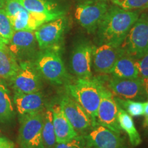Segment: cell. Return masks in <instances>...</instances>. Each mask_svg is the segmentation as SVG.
<instances>
[{
	"label": "cell",
	"instance_id": "52a82bcc",
	"mask_svg": "<svg viewBox=\"0 0 148 148\" xmlns=\"http://www.w3.org/2000/svg\"><path fill=\"white\" fill-rule=\"evenodd\" d=\"M14 92L29 93L40 91L42 87L41 76L32 60L19 62V68L10 80Z\"/></svg>",
	"mask_w": 148,
	"mask_h": 148
},
{
	"label": "cell",
	"instance_id": "3957f363",
	"mask_svg": "<svg viewBox=\"0 0 148 148\" xmlns=\"http://www.w3.org/2000/svg\"><path fill=\"white\" fill-rule=\"evenodd\" d=\"M60 47L40 49L32 60L41 77L56 85L66 84L71 77L60 54Z\"/></svg>",
	"mask_w": 148,
	"mask_h": 148
},
{
	"label": "cell",
	"instance_id": "e0dca14e",
	"mask_svg": "<svg viewBox=\"0 0 148 148\" xmlns=\"http://www.w3.org/2000/svg\"><path fill=\"white\" fill-rule=\"evenodd\" d=\"M13 101L19 116L45 110V100L40 91L29 93L14 92Z\"/></svg>",
	"mask_w": 148,
	"mask_h": 148
},
{
	"label": "cell",
	"instance_id": "ffe728a7",
	"mask_svg": "<svg viewBox=\"0 0 148 148\" xmlns=\"http://www.w3.org/2000/svg\"><path fill=\"white\" fill-rule=\"evenodd\" d=\"M117 119L121 129L125 131L128 136L131 145L134 147L139 145L141 143L142 140L140 134L135 127L134 122L133 121L132 116L130 115L119 105Z\"/></svg>",
	"mask_w": 148,
	"mask_h": 148
},
{
	"label": "cell",
	"instance_id": "2e32d148",
	"mask_svg": "<svg viewBox=\"0 0 148 148\" xmlns=\"http://www.w3.org/2000/svg\"><path fill=\"white\" fill-rule=\"evenodd\" d=\"M50 106L52 111L53 123L56 143L69 141L78 136L77 132L64 114L60 103H55Z\"/></svg>",
	"mask_w": 148,
	"mask_h": 148
},
{
	"label": "cell",
	"instance_id": "d590c367",
	"mask_svg": "<svg viewBox=\"0 0 148 148\" xmlns=\"http://www.w3.org/2000/svg\"><path fill=\"white\" fill-rule=\"evenodd\" d=\"M144 14H145V15L148 18V11H147V12H145V13H144Z\"/></svg>",
	"mask_w": 148,
	"mask_h": 148
},
{
	"label": "cell",
	"instance_id": "f35d334b",
	"mask_svg": "<svg viewBox=\"0 0 148 148\" xmlns=\"http://www.w3.org/2000/svg\"><path fill=\"white\" fill-rule=\"evenodd\" d=\"M87 1H91V0H87Z\"/></svg>",
	"mask_w": 148,
	"mask_h": 148
},
{
	"label": "cell",
	"instance_id": "7402d4cb",
	"mask_svg": "<svg viewBox=\"0 0 148 148\" xmlns=\"http://www.w3.org/2000/svg\"><path fill=\"white\" fill-rule=\"evenodd\" d=\"M42 136L44 148H54L56 144V138L53 123L52 111L50 106L47 107L44 110Z\"/></svg>",
	"mask_w": 148,
	"mask_h": 148
},
{
	"label": "cell",
	"instance_id": "83f0119b",
	"mask_svg": "<svg viewBox=\"0 0 148 148\" xmlns=\"http://www.w3.org/2000/svg\"><path fill=\"white\" fill-rule=\"evenodd\" d=\"M4 10L8 14L9 18H12L16 15L20 11L23 10L24 7L18 0H5Z\"/></svg>",
	"mask_w": 148,
	"mask_h": 148
},
{
	"label": "cell",
	"instance_id": "7a4b0ae2",
	"mask_svg": "<svg viewBox=\"0 0 148 148\" xmlns=\"http://www.w3.org/2000/svg\"><path fill=\"white\" fill-rule=\"evenodd\" d=\"M104 87L100 77H78L75 82L66 84L67 94L87 112L92 127L97 124L96 115Z\"/></svg>",
	"mask_w": 148,
	"mask_h": 148
},
{
	"label": "cell",
	"instance_id": "7c38bea8",
	"mask_svg": "<svg viewBox=\"0 0 148 148\" xmlns=\"http://www.w3.org/2000/svg\"><path fill=\"white\" fill-rule=\"evenodd\" d=\"M87 146L92 148H125L120 134L97 124L87 134L83 135Z\"/></svg>",
	"mask_w": 148,
	"mask_h": 148
},
{
	"label": "cell",
	"instance_id": "ac0fdd59",
	"mask_svg": "<svg viewBox=\"0 0 148 148\" xmlns=\"http://www.w3.org/2000/svg\"><path fill=\"white\" fill-rule=\"evenodd\" d=\"M110 74L112 76L120 78L134 79L139 77L135 60L125 53L117 59Z\"/></svg>",
	"mask_w": 148,
	"mask_h": 148
},
{
	"label": "cell",
	"instance_id": "9a60e30c",
	"mask_svg": "<svg viewBox=\"0 0 148 148\" xmlns=\"http://www.w3.org/2000/svg\"><path fill=\"white\" fill-rule=\"evenodd\" d=\"M94 46L88 42H79L71 56V69L78 77H92V54Z\"/></svg>",
	"mask_w": 148,
	"mask_h": 148
},
{
	"label": "cell",
	"instance_id": "4316f807",
	"mask_svg": "<svg viewBox=\"0 0 148 148\" xmlns=\"http://www.w3.org/2000/svg\"><path fill=\"white\" fill-rule=\"evenodd\" d=\"M87 147L84 136H77L64 143H56L54 148H86Z\"/></svg>",
	"mask_w": 148,
	"mask_h": 148
},
{
	"label": "cell",
	"instance_id": "30bf717a",
	"mask_svg": "<svg viewBox=\"0 0 148 148\" xmlns=\"http://www.w3.org/2000/svg\"><path fill=\"white\" fill-rule=\"evenodd\" d=\"M66 27L64 16L43 23L34 32L35 37L40 49L60 47V43Z\"/></svg>",
	"mask_w": 148,
	"mask_h": 148
},
{
	"label": "cell",
	"instance_id": "4dcf8cb0",
	"mask_svg": "<svg viewBox=\"0 0 148 148\" xmlns=\"http://www.w3.org/2000/svg\"><path fill=\"white\" fill-rule=\"evenodd\" d=\"M142 84H143L144 90L146 95H148V77H145V78H141Z\"/></svg>",
	"mask_w": 148,
	"mask_h": 148
},
{
	"label": "cell",
	"instance_id": "603a6c76",
	"mask_svg": "<svg viewBox=\"0 0 148 148\" xmlns=\"http://www.w3.org/2000/svg\"><path fill=\"white\" fill-rule=\"evenodd\" d=\"M14 108L10 93L4 82L0 79V121L4 123L13 118Z\"/></svg>",
	"mask_w": 148,
	"mask_h": 148
},
{
	"label": "cell",
	"instance_id": "ba28073f",
	"mask_svg": "<svg viewBox=\"0 0 148 148\" xmlns=\"http://www.w3.org/2000/svg\"><path fill=\"white\" fill-rule=\"evenodd\" d=\"M118 110L119 104L113 94L104 87L96 115L97 123L120 134L121 129L118 123Z\"/></svg>",
	"mask_w": 148,
	"mask_h": 148
},
{
	"label": "cell",
	"instance_id": "4fadbf2b",
	"mask_svg": "<svg viewBox=\"0 0 148 148\" xmlns=\"http://www.w3.org/2000/svg\"><path fill=\"white\" fill-rule=\"evenodd\" d=\"M125 53L121 46L115 47L101 44L94 47L92 54V67L98 73L110 74L117 59Z\"/></svg>",
	"mask_w": 148,
	"mask_h": 148
},
{
	"label": "cell",
	"instance_id": "e575fe53",
	"mask_svg": "<svg viewBox=\"0 0 148 148\" xmlns=\"http://www.w3.org/2000/svg\"><path fill=\"white\" fill-rule=\"evenodd\" d=\"M145 125L148 127V117H145Z\"/></svg>",
	"mask_w": 148,
	"mask_h": 148
},
{
	"label": "cell",
	"instance_id": "44dd1931",
	"mask_svg": "<svg viewBox=\"0 0 148 148\" xmlns=\"http://www.w3.org/2000/svg\"><path fill=\"white\" fill-rule=\"evenodd\" d=\"M27 11L36 13L62 14V11L58 10L56 5L49 0H18Z\"/></svg>",
	"mask_w": 148,
	"mask_h": 148
},
{
	"label": "cell",
	"instance_id": "d6a6232c",
	"mask_svg": "<svg viewBox=\"0 0 148 148\" xmlns=\"http://www.w3.org/2000/svg\"><path fill=\"white\" fill-rule=\"evenodd\" d=\"M5 44H6V45H8V42H7L6 40H5L4 39H3V38H1V36H0V47L3 45H5Z\"/></svg>",
	"mask_w": 148,
	"mask_h": 148
},
{
	"label": "cell",
	"instance_id": "5b68a950",
	"mask_svg": "<svg viewBox=\"0 0 148 148\" xmlns=\"http://www.w3.org/2000/svg\"><path fill=\"white\" fill-rule=\"evenodd\" d=\"M121 47L134 60L148 52V18L143 14L135 22Z\"/></svg>",
	"mask_w": 148,
	"mask_h": 148
},
{
	"label": "cell",
	"instance_id": "1f68e13d",
	"mask_svg": "<svg viewBox=\"0 0 148 148\" xmlns=\"http://www.w3.org/2000/svg\"><path fill=\"white\" fill-rule=\"evenodd\" d=\"M144 116L148 117V100L144 103Z\"/></svg>",
	"mask_w": 148,
	"mask_h": 148
},
{
	"label": "cell",
	"instance_id": "277c9868",
	"mask_svg": "<svg viewBox=\"0 0 148 148\" xmlns=\"http://www.w3.org/2000/svg\"><path fill=\"white\" fill-rule=\"evenodd\" d=\"M44 110L20 116L18 141L21 148H44L42 136Z\"/></svg>",
	"mask_w": 148,
	"mask_h": 148
},
{
	"label": "cell",
	"instance_id": "484cf974",
	"mask_svg": "<svg viewBox=\"0 0 148 148\" xmlns=\"http://www.w3.org/2000/svg\"><path fill=\"white\" fill-rule=\"evenodd\" d=\"M112 1L125 10L148 8V0H112Z\"/></svg>",
	"mask_w": 148,
	"mask_h": 148
},
{
	"label": "cell",
	"instance_id": "d4e9b609",
	"mask_svg": "<svg viewBox=\"0 0 148 148\" xmlns=\"http://www.w3.org/2000/svg\"><path fill=\"white\" fill-rule=\"evenodd\" d=\"M14 30L11 21L4 9L0 10V36L7 42H10Z\"/></svg>",
	"mask_w": 148,
	"mask_h": 148
},
{
	"label": "cell",
	"instance_id": "5bb4252c",
	"mask_svg": "<svg viewBox=\"0 0 148 148\" xmlns=\"http://www.w3.org/2000/svg\"><path fill=\"white\" fill-rule=\"evenodd\" d=\"M108 87L112 94L127 99H143L147 96L144 90L141 78H120L110 77Z\"/></svg>",
	"mask_w": 148,
	"mask_h": 148
},
{
	"label": "cell",
	"instance_id": "836d02e7",
	"mask_svg": "<svg viewBox=\"0 0 148 148\" xmlns=\"http://www.w3.org/2000/svg\"><path fill=\"white\" fill-rule=\"evenodd\" d=\"M5 0H0V10L4 8Z\"/></svg>",
	"mask_w": 148,
	"mask_h": 148
},
{
	"label": "cell",
	"instance_id": "f1b7e54d",
	"mask_svg": "<svg viewBox=\"0 0 148 148\" xmlns=\"http://www.w3.org/2000/svg\"><path fill=\"white\" fill-rule=\"evenodd\" d=\"M135 62L138 71L139 78L148 77V52L141 58L135 60Z\"/></svg>",
	"mask_w": 148,
	"mask_h": 148
},
{
	"label": "cell",
	"instance_id": "8fae6325",
	"mask_svg": "<svg viewBox=\"0 0 148 148\" xmlns=\"http://www.w3.org/2000/svg\"><path fill=\"white\" fill-rule=\"evenodd\" d=\"M61 108L72 126L77 132H84L92 127L91 119L82 107L68 94L61 97Z\"/></svg>",
	"mask_w": 148,
	"mask_h": 148
},
{
	"label": "cell",
	"instance_id": "cb8c5ba5",
	"mask_svg": "<svg viewBox=\"0 0 148 148\" xmlns=\"http://www.w3.org/2000/svg\"><path fill=\"white\" fill-rule=\"evenodd\" d=\"M118 104L124 109L130 115L132 116H139L144 115V103L140 101H133L132 99H123L115 97Z\"/></svg>",
	"mask_w": 148,
	"mask_h": 148
},
{
	"label": "cell",
	"instance_id": "d6986e66",
	"mask_svg": "<svg viewBox=\"0 0 148 148\" xmlns=\"http://www.w3.org/2000/svg\"><path fill=\"white\" fill-rule=\"evenodd\" d=\"M19 68V63L8 45L0 47V79L10 81Z\"/></svg>",
	"mask_w": 148,
	"mask_h": 148
},
{
	"label": "cell",
	"instance_id": "8d00e7d4",
	"mask_svg": "<svg viewBox=\"0 0 148 148\" xmlns=\"http://www.w3.org/2000/svg\"><path fill=\"white\" fill-rule=\"evenodd\" d=\"M1 134H2V132H1V130H0V136H1Z\"/></svg>",
	"mask_w": 148,
	"mask_h": 148
},
{
	"label": "cell",
	"instance_id": "6da1fadb",
	"mask_svg": "<svg viewBox=\"0 0 148 148\" xmlns=\"http://www.w3.org/2000/svg\"><path fill=\"white\" fill-rule=\"evenodd\" d=\"M138 18L137 11L125 10L117 5L109 8L96 30L99 43L120 47Z\"/></svg>",
	"mask_w": 148,
	"mask_h": 148
},
{
	"label": "cell",
	"instance_id": "8992f818",
	"mask_svg": "<svg viewBox=\"0 0 148 148\" xmlns=\"http://www.w3.org/2000/svg\"><path fill=\"white\" fill-rule=\"evenodd\" d=\"M108 9V4L103 0L86 1L77 5L75 17L88 33H93L96 32Z\"/></svg>",
	"mask_w": 148,
	"mask_h": 148
},
{
	"label": "cell",
	"instance_id": "9c48e42d",
	"mask_svg": "<svg viewBox=\"0 0 148 148\" xmlns=\"http://www.w3.org/2000/svg\"><path fill=\"white\" fill-rule=\"evenodd\" d=\"M37 41L34 31H14L8 44L11 52L20 62L32 60L36 55Z\"/></svg>",
	"mask_w": 148,
	"mask_h": 148
},
{
	"label": "cell",
	"instance_id": "74e56055",
	"mask_svg": "<svg viewBox=\"0 0 148 148\" xmlns=\"http://www.w3.org/2000/svg\"><path fill=\"white\" fill-rule=\"evenodd\" d=\"M86 148H92L91 147H89V146H87V147H86Z\"/></svg>",
	"mask_w": 148,
	"mask_h": 148
},
{
	"label": "cell",
	"instance_id": "f546056e",
	"mask_svg": "<svg viewBox=\"0 0 148 148\" xmlns=\"http://www.w3.org/2000/svg\"><path fill=\"white\" fill-rule=\"evenodd\" d=\"M0 148H16L15 145L9 138L0 136Z\"/></svg>",
	"mask_w": 148,
	"mask_h": 148
}]
</instances>
